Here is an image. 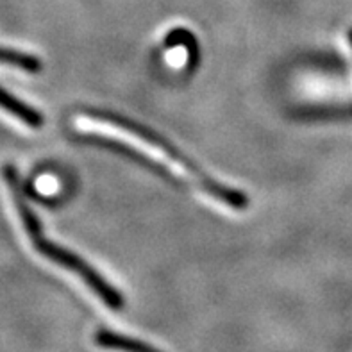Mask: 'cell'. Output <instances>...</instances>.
<instances>
[{"label":"cell","mask_w":352,"mask_h":352,"mask_svg":"<svg viewBox=\"0 0 352 352\" xmlns=\"http://www.w3.org/2000/svg\"><path fill=\"white\" fill-rule=\"evenodd\" d=\"M22 223L23 229H25V234L31 238L32 247L41 256H45L49 261L59 265L65 270H70L72 274H76L79 279H82L86 283L89 290L94 292L97 297H100V300L109 309L118 311V309L124 308V297L120 295V292L116 290L115 286L109 285L91 265L86 263L85 259L77 256L76 252H72V250L65 249V247L58 245V243H54V241L45 238L40 220H38V217L34 213L25 214L22 219Z\"/></svg>","instance_id":"cell-2"},{"label":"cell","mask_w":352,"mask_h":352,"mask_svg":"<svg viewBox=\"0 0 352 352\" xmlns=\"http://www.w3.org/2000/svg\"><path fill=\"white\" fill-rule=\"evenodd\" d=\"M349 40H351V45H352V29H351V32H349Z\"/></svg>","instance_id":"cell-7"},{"label":"cell","mask_w":352,"mask_h":352,"mask_svg":"<svg viewBox=\"0 0 352 352\" xmlns=\"http://www.w3.org/2000/svg\"><path fill=\"white\" fill-rule=\"evenodd\" d=\"M0 107L4 109L6 113L13 115L14 118H18L20 122H23L29 127H41L43 125V116L36 111L34 107L27 106L25 102H22L20 98H16L14 95L8 94L6 89L0 88Z\"/></svg>","instance_id":"cell-5"},{"label":"cell","mask_w":352,"mask_h":352,"mask_svg":"<svg viewBox=\"0 0 352 352\" xmlns=\"http://www.w3.org/2000/svg\"><path fill=\"white\" fill-rule=\"evenodd\" d=\"M0 65L22 68V70L32 72V74L43 68V63L36 56H32V54L20 52V50L14 49H6V47H0Z\"/></svg>","instance_id":"cell-6"},{"label":"cell","mask_w":352,"mask_h":352,"mask_svg":"<svg viewBox=\"0 0 352 352\" xmlns=\"http://www.w3.org/2000/svg\"><path fill=\"white\" fill-rule=\"evenodd\" d=\"M85 140L89 143H95V145H100V147L109 148V151L118 152V154H122V156H125V157H131V160H134L136 163H140L142 166H145V168L152 170V172H156L160 177H163L165 181H168V183H175V177L172 174H168V170H166L165 166H161L160 163H156L154 160H151V157H148L147 154H143L142 151H136V148L129 147V145H125V143L118 142V140L106 138V136H100V134L85 136Z\"/></svg>","instance_id":"cell-3"},{"label":"cell","mask_w":352,"mask_h":352,"mask_svg":"<svg viewBox=\"0 0 352 352\" xmlns=\"http://www.w3.org/2000/svg\"><path fill=\"white\" fill-rule=\"evenodd\" d=\"M95 344L102 349H109V351L118 352H163L160 349L152 347L147 342H142L138 338H131V336L120 335L115 331L100 329L95 333L94 336Z\"/></svg>","instance_id":"cell-4"},{"label":"cell","mask_w":352,"mask_h":352,"mask_svg":"<svg viewBox=\"0 0 352 352\" xmlns=\"http://www.w3.org/2000/svg\"><path fill=\"white\" fill-rule=\"evenodd\" d=\"M86 115H88L89 118H94V120L115 125L116 129L125 131V133H129L134 138H140L142 142L148 143V145H152L154 148H157L163 156L174 161L175 165L183 170L184 174L190 175V179H192L197 186L201 188V190H204L208 195L214 197V199L222 202V204L229 206V208L238 211H243L249 208V199H247L245 193L238 192V190H234V188L231 186H226V184L219 183L217 179H213L211 175L206 174L204 170L197 165L192 157H188L184 152L179 151L174 143L168 142V140H166L163 134L157 133V131H152L147 125L131 120V118L118 115V113L86 111Z\"/></svg>","instance_id":"cell-1"}]
</instances>
